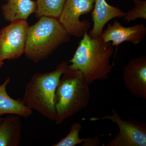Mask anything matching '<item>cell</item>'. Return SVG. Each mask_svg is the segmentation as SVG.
Here are the masks:
<instances>
[{
  "label": "cell",
  "mask_w": 146,
  "mask_h": 146,
  "mask_svg": "<svg viewBox=\"0 0 146 146\" xmlns=\"http://www.w3.org/2000/svg\"><path fill=\"white\" fill-rule=\"evenodd\" d=\"M81 125L78 122H75L71 125L69 133L65 137L62 138L52 146H75L82 145L86 138L81 139L79 137L82 129Z\"/></svg>",
  "instance_id": "15"
},
{
  "label": "cell",
  "mask_w": 146,
  "mask_h": 146,
  "mask_svg": "<svg viewBox=\"0 0 146 146\" xmlns=\"http://www.w3.org/2000/svg\"><path fill=\"white\" fill-rule=\"evenodd\" d=\"M70 36L58 18L42 16L29 27L24 54L30 60L38 63L69 42Z\"/></svg>",
  "instance_id": "3"
},
{
  "label": "cell",
  "mask_w": 146,
  "mask_h": 146,
  "mask_svg": "<svg viewBox=\"0 0 146 146\" xmlns=\"http://www.w3.org/2000/svg\"><path fill=\"white\" fill-rule=\"evenodd\" d=\"M146 35V27L143 23L125 27L115 20L112 25H108L101 38L105 42H111L113 47H117L124 42H130L134 45L139 44Z\"/></svg>",
  "instance_id": "9"
},
{
  "label": "cell",
  "mask_w": 146,
  "mask_h": 146,
  "mask_svg": "<svg viewBox=\"0 0 146 146\" xmlns=\"http://www.w3.org/2000/svg\"><path fill=\"white\" fill-rule=\"evenodd\" d=\"M94 3L95 0H66L58 20L71 36L81 37L88 32L90 22L80 18L92 11Z\"/></svg>",
  "instance_id": "7"
},
{
  "label": "cell",
  "mask_w": 146,
  "mask_h": 146,
  "mask_svg": "<svg viewBox=\"0 0 146 146\" xmlns=\"http://www.w3.org/2000/svg\"><path fill=\"white\" fill-rule=\"evenodd\" d=\"M36 9V3L33 0H7L1 7L6 21H26Z\"/></svg>",
  "instance_id": "13"
},
{
  "label": "cell",
  "mask_w": 146,
  "mask_h": 146,
  "mask_svg": "<svg viewBox=\"0 0 146 146\" xmlns=\"http://www.w3.org/2000/svg\"><path fill=\"white\" fill-rule=\"evenodd\" d=\"M3 62H1V63H0V68H1V67H2L3 65Z\"/></svg>",
  "instance_id": "18"
},
{
  "label": "cell",
  "mask_w": 146,
  "mask_h": 146,
  "mask_svg": "<svg viewBox=\"0 0 146 146\" xmlns=\"http://www.w3.org/2000/svg\"><path fill=\"white\" fill-rule=\"evenodd\" d=\"M82 36L68 68L80 71L89 84L106 80L113 70L110 59L114 50L111 42L92 38L88 32Z\"/></svg>",
  "instance_id": "1"
},
{
  "label": "cell",
  "mask_w": 146,
  "mask_h": 146,
  "mask_svg": "<svg viewBox=\"0 0 146 146\" xmlns=\"http://www.w3.org/2000/svg\"><path fill=\"white\" fill-rule=\"evenodd\" d=\"M10 80V78H8L0 85V117L5 115H17L23 117H28L32 114L33 110L25 105L23 100L14 99L7 92V86Z\"/></svg>",
  "instance_id": "12"
},
{
  "label": "cell",
  "mask_w": 146,
  "mask_h": 146,
  "mask_svg": "<svg viewBox=\"0 0 146 146\" xmlns=\"http://www.w3.org/2000/svg\"><path fill=\"white\" fill-rule=\"evenodd\" d=\"M90 99L89 84L82 73L68 68L61 76L56 91V123L60 124L84 109Z\"/></svg>",
  "instance_id": "2"
},
{
  "label": "cell",
  "mask_w": 146,
  "mask_h": 146,
  "mask_svg": "<svg viewBox=\"0 0 146 146\" xmlns=\"http://www.w3.org/2000/svg\"><path fill=\"white\" fill-rule=\"evenodd\" d=\"M125 13L119 7L110 5L106 0H95L91 16L94 25L89 36L93 38L101 37L105 26L115 18H123Z\"/></svg>",
  "instance_id": "10"
},
{
  "label": "cell",
  "mask_w": 146,
  "mask_h": 146,
  "mask_svg": "<svg viewBox=\"0 0 146 146\" xmlns=\"http://www.w3.org/2000/svg\"><path fill=\"white\" fill-rule=\"evenodd\" d=\"M134 6L125 13L124 20L126 22H132L138 19H146V1L133 0Z\"/></svg>",
  "instance_id": "16"
},
{
  "label": "cell",
  "mask_w": 146,
  "mask_h": 146,
  "mask_svg": "<svg viewBox=\"0 0 146 146\" xmlns=\"http://www.w3.org/2000/svg\"><path fill=\"white\" fill-rule=\"evenodd\" d=\"M36 18L48 16L58 19L60 16L66 0H36Z\"/></svg>",
  "instance_id": "14"
},
{
  "label": "cell",
  "mask_w": 146,
  "mask_h": 146,
  "mask_svg": "<svg viewBox=\"0 0 146 146\" xmlns=\"http://www.w3.org/2000/svg\"><path fill=\"white\" fill-rule=\"evenodd\" d=\"M89 120L92 121L108 120L117 125L119 129L117 133L105 146H146V124L134 120H123L114 108L111 115L91 117Z\"/></svg>",
  "instance_id": "5"
},
{
  "label": "cell",
  "mask_w": 146,
  "mask_h": 146,
  "mask_svg": "<svg viewBox=\"0 0 146 146\" xmlns=\"http://www.w3.org/2000/svg\"><path fill=\"white\" fill-rule=\"evenodd\" d=\"M21 117L9 115L0 123V146H18L22 138Z\"/></svg>",
  "instance_id": "11"
},
{
  "label": "cell",
  "mask_w": 146,
  "mask_h": 146,
  "mask_svg": "<svg viewBox=\"0 0 146 146\" xmlns=\"http://www.w3.org/2000/svg\"><path fill=\"white\" fill-rule=\"evenodd\" d=\"M68 69V63L63 61L52 72L33 75L25 86L24 104L31 110L55 121L56 91L61 76Z\"/></svg>",
  "instance_id": "4"
},
{
  "label": "cell",
  "mask_w": 146,
  "mask_h": 146,
  "mask_svg": "<svg viewBox=\"0 0 146 146\" xmlns=\"http://www.w3.org/2000/svg\"><path fill=\"white\" fill-rule=\"evenodd\" d=\"M126 89L134 98L146 100V56L131 58L123 69Z\"/></svg>",
  "instance_id": "8"
},
{
  "label": "cell",
  "mask_w": 146,
  "mask_h": 146,
  "mask_svg": "<svg viewBox=\"0 0 146 146\" xmlns=\"http://www.w3.org/2000/svg\"><path fill=\"white\" fill-rule=\"evenodd\" d=\"M0 30V63L15 60L25 52L29 29L26 21H16Z\"/></svg>",
  "instance_id": "6"
},
{
  "label": "cell",
  "mask_w": 146,
  "mask_h": 146,
  "mask_svg": "<svg viewBox=\"0 0 146 146\" xmlns=\"http://www.w3.org/2000/svg\"><path fill=\"white\" fill-rule=\"evenodd\" d=\"M100 141L98 137H94L93 138H86V140L82 144L83 146H96L100 145Z\"/></svg>",
  "instance_id": "17"
},
{
  "label": "cell",
  "mask_w": 146,
  "mask_h": 146,
  "mask_svg": "<svg viewBox=\"0 0 146 146\" xmlns=\"http://www.w3.org/2000/svg\"><path fill=\"white\" fill-rule=\"evenodd\" d=\"M4 118L0 117V123L3 121V119Z\"/></svg>",
  "instance_id": "19"
},
{
  "label": "cell",
  "mask_w": 146,
  "mask_h": 146,
  "mask_svg": "<svg viewBox=\"0 0 146 146\" xmlns=\"http://www.w3.org/2000/svg\"><path fill=\"white\" fill-rule=\"evenodd\" d=\"M117 1H121V0H117Z\"/></svg>",
  "instance_id": "20"
}]
</instances>
